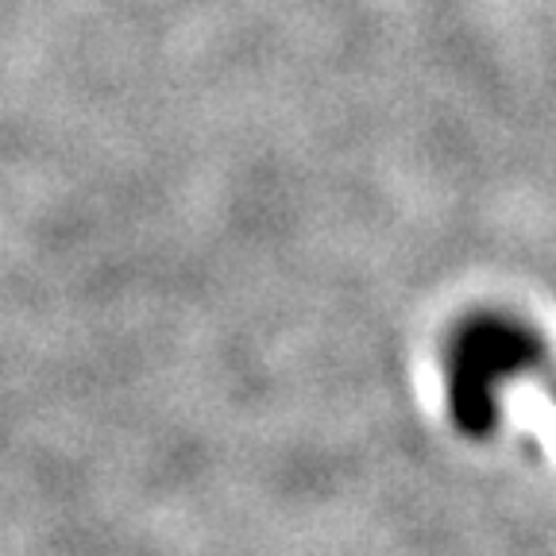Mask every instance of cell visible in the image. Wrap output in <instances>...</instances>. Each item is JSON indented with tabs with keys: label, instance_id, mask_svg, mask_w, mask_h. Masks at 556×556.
I'll use <instances>...</instances> for the list:
<instances>
[{
	"label": "cell",
	"instance_id": "1",
	"mask_svg": "<svg viewBox=\"0 0 556 556\" xmlns=\"http://www.w3.org/2000/svg\"><path fill=\"white\" fill-rule=\"evenodd\" d=\"M538 348L526 332L510 329L503 321H483L460 340L456 352V382H452V399H456V417L471 433H483L491 426V382L503 371L530 359Z\"/></svg>",
	"mask_w": 556,
	"mask_h": 556
}]
</instances>
